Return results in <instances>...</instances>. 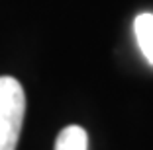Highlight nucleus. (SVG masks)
Instances as JSON below:
<instances>
[{
	"instance_id": "f257e3e1",
	"label": "nucleus",
	"mask_w": 153,
	"mask_h": 150,
	"mask_svg": "<svg viewBox=\"0 0 153 150\" xmlns=\"http://www.w3.org/2000/svg\"><path fill=\"white\" fill-rule=\"evenodd\" d=\"M26 115V94L12 76H0V150H16Z\"/></svg>"
},
{
	"instance_id": "f03ea898",
	"label": "nucleus",
	"mask_w": 153,
	"mask_h": 150,
	"mask_svg": "<svg viewBox=\"0 0 153 150\" xmlns=\"http://www.w3.org/2000/svg\"><path fill=\"white\" fill-rule=\"evenodd\" d=\"M134 31H135V39H137L141 55L147 59L149 64H153V14L143 12L140 16H135Z\"/></svg>"
},
{
	"instance_id": "7ed1b4c3",
	"label": "nucleus",
	"mask_w": 153,
	"mask_h": 150,
	"mask_svg": "<svg viewBox=\"0 0 153 150\" xmlns=\"http://www.w3.org/2000/svg\"><path fill=\"white\" fill-rule=\"evenodd\" d=\"M55 150H88V135L79 125H69L57 135Z\"/></svg>"
}]
</instances>
